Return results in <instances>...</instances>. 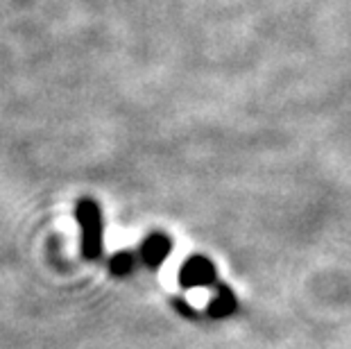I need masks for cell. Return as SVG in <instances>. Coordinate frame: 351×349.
Masks as SVG:
<instances>
[{"mask_svg":"<svg viewBox=\"0 0 351 349\" xmlns=\"http://www.w3.org/2000/svg\"><path fill=\"white\" fill-rule=\"evenodd\" d=\"M170 252H173V241L163 232H152L145 236L138 248V261L147 265V268H159L168 261Z\"/></svg>","mask_w":351,"mask_h":349,"instance_id":"3957f363","label":"cell"},{"mask_svg":"<svg viewBox=\"0 0 351 349\" xmlns=\"http://www.w3.org/2000/svg\"><path fill=\"white\" fill-rule=\"evenodd\" d=\"M136 261H138V256L134 254L132 250H118L116 254L109 258V272L114 274V277H127V274H132V270L136 268Z\"/></svg>","mask_w":351,"mask_h":349,"instance_id":"5b68a950","label":"cell"},{"mask_svg":"<svg viewBox=\"0 0 351 349\" xmlns=\"http://www.w3.org/2000/svg\"><path fill=\"white\" fill-rule=\"evenodd\" d=\"M236 295L231 293V288H227L225 284L215 286V293L208 302V315L215 317V320H222V317H229L236 311Z\"/></svg>","mask_w":351,"mask_h":349,"instance_id":"277c9868","label":"cell"},{"mask_svg":"<svg viewBox=\"0 0 351 349\" xmlns=\"http://www.w3.org/2000/svg\"><path fill=\"white\" fill-rule=\"evenodd\" d=\"M175 309H177L182 315H186V317H195V311L191 309V304L186 302V300H175Z\"/></svg>","mask_w":351,"mask_h":349,"instance_id":"8992f818","label":"cell"},{"mask_svg":"<svg viewBox=\"0 0 351 349\" xmlns=\"http://www.w3.org/2000/svg\"><path fill=\"white\" fill-rule=\"evenodd\" d=\"M75 218L82 232V256L86 261H98L104 250V222L100 204L91 197H82L75 206Z\"/></svg>","mask_w":351,"mask_h":349,"instance_id":"6da1fadb","label":"cell"},{"mask_svg":"<svg viewBox=\"0 0 351 349\" xmlns=\"http://www.w3.org/2000/svg\"><path fill=\"white\" fill-rule=\"evenodd\" d=\"M218 281L215 265L206 256H191L179 268V286L182 288H204Z\"/></svg>","mask_w":351,"mask_h":349,"instance_id":"7a4b0ae2","label":"cell"}]
</instances>
